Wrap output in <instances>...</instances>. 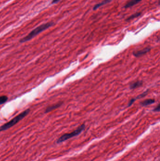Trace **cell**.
Returning a JSON list of instances; mask_svg holds the SVG:
<instances>
[{"instance_id":"obj_9","label":"cell","mask_w":160,"mask_h":161,"mask_svg":"<svg viewBox=\"0 0 160 161\" xmlns=\"http://www.w3.org/2000/svg\"><path fill=\"white\" fill-rule=\"evenodd\" d=\"M155 100L154 99H149L144 100V101L141 102V105L142 107H146L149 105H152L155 103Z\"/></svg>"},{"instance_id":"obj_13","label":"cell","mask_w":160,"mask_h":161,"mask_svg":"<svg viewBox=\"0 0 160 161\" xmlns=\"http://www.w3.org/2000/svg\"><path fill=\"white\" fill-rule=\"evenodd\" d=\"M136 100L135 98H133V99L130 100V101H129V102H128V104L127 107H131V106H132L134 102H135V101Z\"/></svg>"},{"instance_id":"obj_14","label":"cell","mask_w":160,"mask_h":161,"mask_svg":"<svg viewBox=\"0 0 160 161\" xmlns=\"http://www.w3.org/2000/svg\"><path fill=\"white\" fill-rule=\"evenodd\" d=\"M160 111V104H158L155 108L153 109L154 112H159Z\"/></svg>"},{"instance_id":"obj_11","label":"cell","mask_w":160,"mask_h":161,"mask_svg":"<svg viewBox=\"0 0 160 161\" xmlns=\"http://www.w3.org/2000/svg\"><path fill=\"white\" fill-rule=\"evenodd\" d=\"M8 98L6 96H0V105L4 104L8 100Z\"/></svg>"},{"instance_id":"obj_3","label":"cell","mask_w":160,"mask_h":161,"mask_svg":"<svg viewBox=\"0 0 160 161\" xmlns=\"http://www.w3.org/2000/svg\"><path fill=\"white\" fill-rule=\"evenodd\" d=\"M84 129H85V125L83 124L81 125L77 129L74 130L73 132L69 133L64 134L58 138L57 141V143H60L65 142L66 140H68L72 138L79 135L84 130Z\"/></svg>"},{"instance_id":"obj_5","label":"cell","mask_w":160,"mask_h":161,"mask_svg":"<svg viewBox=\"0 0 160 161\" xmlns=\"http://www.w3.org/2000/svg\"><path fill=\"white\" fill-rule=\"evenodd\" d=\"M142 0H129L126 3L124 6V8L128 9V8H131L134 5H136L137 3L141 2Z\"/></svg>"},{"instance_id":"obj_15","label":"cell","mask_w":160,"mask_h":161,"mask_svg":"<svg viewBox=\"0 0 160 161\" xmlns=\"http://www.w3.org/2000/svg\"><path fill=\"white\" fill-rule=\"evenodd\" d=\"M60 1H61V0H53L51 3H52V4H56V3L59 2Z\"/></svg>"},{"instance_id":"obj_2","label":"cell","mask_w":160,"mask_h":161,"mask_svg":"<svg viewBox=\"0 0 160 161\" xmlns=\"http://www.w3.org/2000/svg\"><path fill=\"white\" fill-rule=\"evenodd\" d=\"M30 112V110L29 109L26 110L24 111V112L21 113L20 114L16 116L15 117L10 121L8 123L2 125V126L0 127V132L7 130V129L12 127L13 126L16 125L17 123H18L21 120L24 118L27 115H28Z\"/></svg>"},{"instance_id":"obj_4","label":"cell","mask_w":160,"mask_h":161,"mask_svg":"<svg viewBox=\"0 0 160 161\" xmlns=\"http://www.w3.org/2000/svg\"><path fill=\"white\" fill-rule=\"evenodd\" d=\"M151 49V48L147 47L139 51H135L133 52V55L136 57H141L150 52Z\"/></svg>"},{"instance_id":"obj_8","label":"cell","mask_w":160,"mask_h":161,"mask_svg":"<svg viewBox=\"0 0 160 161\" xmlns=\"http://www.w3.org/2000/svg\"><path fill=\"white\" fill-rule=\"evenodd\" d=\"M143 84V82L142 81H137L133 83L130 84L129 88L131 90H133V89H135L136 88L141 87V86H142Z\"/></svg>"},{"instance_id":"obj_12","label":"cell","mask_w":160,"mask_h":161,"mask_svg":"<svg viewBox=\"0 0 160 161\" xmlns=\"http://www.w3.org/2000/svg\"><path fill=\"white\" fill-rule=\"evenodd\" d=\"M148 93V90H146V91H145L144 92H143L142 94H140V95H138L136 98H135L136 100H137V99H141L142 98H144V97H146V95H147Z\"/></svg>"},{"instance_id":"obj_6","label":"cell","mask_w":160,"mask_h":161,"mask_svg":"<svg viewBox=\"0 0 160 161\" xmlns=\"http://www.w3.org/2000/svg\"><path fill=\"white\" fill-rule=\"evenodd\" d=\"M63 104V102H59V103H57V104H55V105H52V106H49L45 110V113H47L49 112H51L52 111L58 108L59 107H61Z\"/></svg>"},{"instance_id":"obj_7","label":"cell","mask_w":160,"mask_h":161,"mask_svg":"<svg viewBox=\"0 0 160 161\" xmlns=\"http://www.w3.org/2000/svg\"><path fill=\"white\" fill-rule=\"evenodd\" d=\"M112 0H103L101 2H100V3H98V4H95L94 6H93V11H96L97 10L100 8L101 6H103V5H105V4H107V3H109L111 2Z\"/></svg>"},{"instance_id":"obj_1","label":"cell","mask_w":160,"mask_h":161,"mask_svg":"<svg viewBox=\"0 0 160 161\" xmlns=\"http://www.w3.org/2000/svg\"><path fill=\"white\" fill-rule=\"evenodd\" d=\"M54 25V23L53 22H48V23L42 24V25L39 26L38 27L33 30V31H31L27 36H26L22 39H21L20 43H24L30 41L33 38L35 37L43 31L47 29L48 28L52 27Z\"/></svg>"},{"instance_id":"obj_10","label":"cell","mask_w":160,"mask_h":161,"mask_svg":"<svg viewBox=\"0 0 160 161\" xmlns=\"http://www.w3.org/2000/svg\"><path fill=\"white\" fill-rule=\"evenodd\" d=\"M142 13L141 12H136V13L133 14V15H131V16H129V17H128L126 19V21H130V20L133 19H135V18H137V17H140V16L142 15Z\"/></svg>"}]
</instances>
